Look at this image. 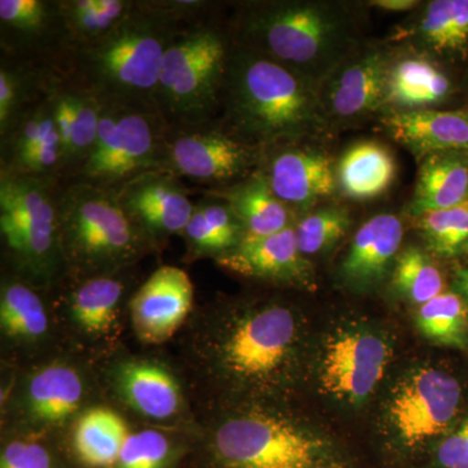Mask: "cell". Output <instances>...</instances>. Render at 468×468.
Returning <instances> with one entry per match:
<instances>
[{"label": "cell", "instance_id": "30", "mask_svg": "<svg viewBox=\"0 0 468 468\" xmlns=\"http://www.w3.org/2000/svg\"><path fill=\"white\" fill-rule=\"evenodd\" d=\"M414 36L436 54H454L468 43V0H433L415 26Z\"/></svg>", "mask_w": 468, "mask_h": 468}, {"label": "cell", "instance_id": "27", "mask_svg": "<svg viewBox=\"0 0 468 468\" xmlns=\"http://www.w3.org/2000/svg\"><path fill=\"white\" fill-rule=\"evenodd\" d=\"M183 236L192 254L214 255L218 260L241 243L245 229L226 202L206 197L205 201L196 203Z\"/></svg>", "mask_w": 468, "mask_h": 468}, {"label": "cell", "instance_id": "35", "mask_svg": "<svg viewBox=\"0 0 468 468\" xmlns=\"http://www.w3.org/2000/svg\"><path fill=\"white\" fill-rule=\"evenodd\" d=\"M419 226L431 250L454 257L468 245V199L455 207L419 215Z\"/></svg>", "mask_w": 468, "mask_h": 468}, {"label": "cell", "instance_id": "38", "mask_svg": "<svg viewBox=\"0 0 468 468\" xmlns=\"http://www.w3.org/2000/svg\"><path fill=\"white\" fill-rule=\"evenodd\" d=\"M169 455L165 435L147 430L129 433L120 452L117 468H163Z\"/></svg>", "mask_w": 468, "mask_h": 468}, {"label": "cell", "instance_id": "11", "mask_svg": "<svg viewBox=\"0 0 468 468\" xmlns=\"http://www.w3.org/2000/svg\"><path fill=\"white\" fill-rule=\"evenodd\" d=\"M461 387L446 372L423 368L393 394L389 415L393 427L408 445H417L445 432L457 415Z\"/></svg>", "mask_w": 468, "mask_h": 468}, {"label": "cell", "instance_id": "5", "mask_svg": "<svg viewBox=\"0 0 468 468\" xmlns=\"http://www.w3.org/2000/svg\"><path fill=\"white\" fill-rule=\"evenodd\" d=\"M58 212L64 261L85 279L115 275L150 245L116 193L110 190L61 183Z\"/></svg>", "mask_w": 468, "mask_h": 468}, {"label": "cell", "instance_id": "33", "mask_svg": "<svg viewBox=\"0 0 468 468\" xmlns=\"http://www.w3.org/2000/svg\"><path fill=\"white\" fill-rule=\"evenodd\" d=\"M418 326L430 340L451 346H463L468 334V307L455 292H441L418 313Z\"/></svg>", "mask_w": 468, "mask_h": 468}, {"label": "cell", "instance_id": "41", "mask_svg": "<svg viewBox=\"0 0 468 468\" xmlns=\"http://www.w3.org/2000/svg\"><path fill=\"white\" fill-rule=\"evenodd\" d=\"M369 5L385 9V11L403 12L417 7L420 2H417V0H374Z\"/></svg>", "mask_w": 468, "mask_h": 468}, {"label": "cell", "instance_id": "6", "mask_svg": "<svg viewBox=\"0 0 468 468\" xmlns=\"http://www.w3.org/2000/svg\"><path fill=\"white\" fill-rule=\"evenodd\" d=\"M101 103L94 147L66 183H84L117 193L137 176L160 169L169 129L155 107Z\"/></svg>", "mask_w": 468, "mask_h": 468}, {"label": "cell", "instance_id": "3", "mask_svg": "<svg viewBox=\"0 0 468 468\" xmlns=\"http://www.w3.org/2000/svg\"><path fill=\"white\" fill-rule=\"evenodd\" d=\"M230 36L315 81L340 66L350 27L340 9L323 3L252 2L239 8Z\"/></svg>", "mask_w": 468, "mask_h": 468}, {"label": "cell", "instance_id": "17", "mask_svg": "<svg viewBox=\"0 0 468 468\" xmlns=\"http://www.w3.org/2000/svg\"><path fill=\"white\" fill-rule=\"evenodd\" d=\"M0 45L12 60L27 61L34 52L66 57L58 0H0Z\"/></svg>", "mask_w": 468, "mask_h": 468}, {"label": "cell", "instance_id": "23", "mask_svg": "<svg viewBox=\"0 0 468 468\" xmlns=\"http://www.w3.org/2000/svg\"><path fill=\"white\" fill-rule=\"evenodd\" d=\"M396 172V162L389 149L375 141H365L345 151L335 177L345 196L366 201L387 192Z\"/></svg>", "mask_w": 468, "mask_h": 468}, {"label": "cell", "instance_id": "42", "mask_svg": "<svg viewBox=\"0 0 468 468\" xmlns=\"http://www.w3.org/2000/svg\"><path fill=\"white\" fill-rule=\"evenodd\" d=\"M457 285L460 291L466 295L468 300V268L467 270H462L457 275Z\"/></svg>", "mask_w": 468, "mask_h": 468}, {"label": "cell", "instance_id": "12", "mask_svg": "<svg viewBox=\"0 0 468 468\" xmlns=\"http://www.w3.org/2000/svg\"><path fill=\"white\" fill-rule=\"evenodd\" d=\"M389 362V347L367 331H341L325 345L320 384L335 399L356 403L367 399L380 383Z\"/></svg>", "mask_w": 468, "mask_h": 468}, {"label": "cell", "instance_id": "28", "mask_svg": "<svg viewBox=\"0 0 468 468\" xmlns=\"http://www.w3.org/2000/svg\"><path fill=\"white\" fill-rule=\"evenodd\" d=\"M84 385L76 369L52 365L34 374L27 387V406L34 418L58 423L81 405Z\"/></svg>", "mask_w": 468, "mask_h": 468}, {"label": "cell", "instance_id": "22", "mask_svg": "<svg viewBox=\"0 0 468 468\" xmlns=\"http://www.w3.org/2000/svg\"><path fill=\"white\" fill-rule=\"evenodd\" d=\"M468 199V160L460 151L427 156L419 169L411 208L415 215L455 207Z\"/></svg>", "mask_w": 468, "mask_h": 468}, {"label": "cell", "instance_id": "24", "mask_svg": "<svg viewBox=\"0 0 468 468\" xmlns=\"http://www.w3.org/2000/svg\"><path fill=\"white\" fill-rule=\"evenodd\" d=\"M451 91V80L430 58H402L390 66L385 104L399 110L427 109L445 101Z\"/></svg>", "mask_w": 468, "mask_h": 468}, {"label": "cell", "instance_id": "39", "mask_svg": "<svg viewBox=\"0 0 468 468\" xmlns=\"http://www.w3.org/2000/svg\"><path fill=\"white\" fill-rule=\"evenodd\" d=\"M0 468H51V458L39 443L14 441L3 451Z\"/></svg>", "mask_w": 468, "mask_h": 468}, {"label": "cell", "instance_id": "14", "mask_svg": "<svg viewBox=\"0 0 468 468\" xmlns=\"http://www.w3.org/2000/svg\"><path fill=\"white\" fill-rule=\"evenodd\" d=\"M392 58L369 50L335 68L320 92L326 119L354 122L377 112L387 100Z\"/></svg>", "mask_w": 468, "mask_h": 468}, {"label": "cell", "instance_id": "25", "mask_svg": "<svg viewBox=\"0 0 468 468\" xmlns=\"http://www.w3.org/2000/svg\"><path fill=\"white\" fill-rule=\"evenodd\" d=\"M120 392L144 417L168 419L181 406L178 384L167 369L147 362L126 363L117 378Z\"/></svg>", "mask_w": 468, "mask_h": 468}, {"label": "cell", "instance_id": "15", "mask_svg": "<svg viewBox=\"0 0 468 468\" xmlns=\"http://www.w3.org/2000/svg\"><path fill=\"white\" fill-rule=\"evenodd\" d=\"M194 286L178 267H160L131 301L135 334L147 344H160L176 334L193 306Z\"/></svg>", "mask_w": 468, "mask_h": 468}, {"label": "cell", "instance_id": "26", "mask_svg": "<svg viewBox=\"0 0 468 468\" xmlns=\"http://www.w3.org/2000/svg\"><path fill=\"white\" fill-rule=\"evenodd\" d=\"M66 58L70 52L100 41L128 16L133 0H58Z\"/></svg>", "mask_w": 468, "mask_h": 468}, {"label": "cell", "instance_id": "19", "mask_svg": "<svg viewBox=\"0 0 468 468\" xmlns=\"http://www.w3.org/2000/svg\"><path fill=\"white\" fill-rule=\"evenodd\" d=\"M381 124L418 158L468 150V110H393Z\"/></svg>", "mask_w": 468, "mask_h": 468}, {"label": "cell", "instance_id": "29", "mask_svg": "<svg viewBox=\"0 0 468 468\" xmlns=\"http://www.w3.org/2000/svg\"><path fill=\"white\" fill-rule=\"evenodd\" d=\"M129 433L124 419L112 410L91 409L77 421L73 443L80 460L88 466L111 467L119 461Z\"/></svg>", "mask_w": 468, "mask_h": 468}, {"label": "cell", "instance_id": "37", "mask_svg": "<svg viewBox=\"0 0 468 468\" xmlns=\"http://www.w3.org/2000/svg\"><path fill=\"white\" fill-rule=\"evenodd\" d=\"M350 223L349 212L344 208H323L306 215L294 227L301 254L306 257L329 250L343 239Z\"/></svg>", "mask_w": 468, "mask_h": 468}, {"label": "cell", "instance_id": "36", "mask_svg": "<svg viewBox=\"0 0 468 468\" xmlns=\"http://www.w3.org/2000/svg\"><path fill=\"white\" fill-rule=\"evenodd\" d=\"M68 79L72 88L75 125H73L72 149H70L69 160H68L61 183H66L91 153L97 140L101 110H103V103L97 95L77 85L69 76Z\"/></svg>", "mask_w": 468, "mask_h": 468}, {"label": "cell", "instance_id": "13", "mask_svg": "<svg viewBox=\"0 0 468 468\" xmlns=\"http://www.w3.org/2000/svg\"><path fill=\"white\" fill-rule=\"evenodd\" d=\"M116 196L150 243L183 234L196 208L186 185L163 169L137 176Z\"/></svg>", "mask_w": 468, "mask_h": 468}, {"label": "cell", "instance_id": "1", "mask_svg": "<svg viewBox=\"0 0 468 468\" xmlns=\"http://www.w3.org/2000/svg\"><path fill=\"white\" fill-rule=\"evenodd\" d=\"M220 113L221 128L263 150L318 134L328 120L315 81L234 42Z\"/></svg>", "mask_w": 468, "mask_h": 468}, {"label": "cell", "instance_id": "7", "mask_svg": "<svg viewBox=\"0 0 468 468\" xmlns=\"http://www.w3.org/2000/svg\"><path fill=\"white\" fill-rule=\"evenodd\" d=\"M58 178L0 172V233L27 273L48 276L64 261Z\"/></svg>", "mask_w": 468, "mask_h": 468}, {"label": "cell", "instance_id": "18", "mask_svg": "<svg viewBox=\"0 0 468 468\" xmlns=\"http://www.w3.org/2000/svg\"><path fill=\"white\" fill-rule=\"evenodd\" d=\"M217 263L237 275L285 284H304L311 277L310 263L298 249L294 227L258 239L243 237Z\"/></svg>", "mask_w": 468, "mask_h": 468}, {"label": "cell", "instance_id": "40", "mask_svg": "<svg viewBox=\"0 0 468 468\" xmlns=\"http://www.w3.org/2000/svg\"><path fill=\"white\" fill-rule=\"evenodd\" d=\"M437 458L443 468H468V419L443 440Z\"/></svg>", "mask_w": 468, "mask_h": 468}, {"label": "cell", "instance_id": "16", "mask_svg": "<svg viewBox=\"0 0 468 468\" xmlns=\"http://www.w3.org/2000/svg\"><path fill=\"white\" fill-rule=\"evenodd\" d=\"M267 176L277 198L291 209H309L335 193V175L331 158L318 150L282 144L267 150Z\"/></svg>", "mask_w": 468, "mask_h": 468}, {"label": "cell", "instance_id": "31", "mask_svg": "<svg viewBox=\"0 0 468 468\" xmlns=\"http://www.w3.org/2000/svg\"><path fill=\"white\" fill-rule=\"evenodd\" d=\"M124 289V282L115 275L85 279L70 297L73 318L88 334L109 331L115 322Z\"/></svg>", "mask_w": 468, "mask_h": 468}, {"label": "cell", "instance_id": "21", "mask_svg": "<svg viewBox=\"0 0 468 468\" xmlns=\"http://www.w3.org/2000/svg\"><path fill=\"white\" fill-rule=\"evenodd\" d=\"M403 239V224L392 214L377 215L366 221L354 236L343 263L349 282L368 286L380 282L399 254Z\"/></svg>", "mask_w": 468, "mask_h": 468}, {"label": "cell", "instance_id": "9", "mask_svg": "<svg viewBox=\"0 0 468 468\" xmlns=\"http://www.w3.org/2000/svg\"><path fill=\"white\" fill-rule=\"evenodd\" d=\"M215 451L226 468H322L324 446L282 419L246 414L218 428Z\"/></svg>", "mask_w": 468, "mask_h": 468}, {"label": "cell", "instance_id": "2", "mask_svg": "<svg viewBox=\"0 0 468 468\" xmlns=\"http://www.w3.org/2000/svg\"><path fill=\"white\" fill-rule=\"evenodd\" d=\"M190 26L194 24L181 21L160 0L135 2L128 16L103 38L70 52L64 72L101 101L155 107L165 52Z\"/></svg>", "mask_w": 468, "mask_h": 468}, {"label": "cell", "instance_id": "20", "mask_svg": "<svg viewBox=\"0 0 468 468\" xmlns=\"http://www.w3.org/2000/svg\"><path fill=\"white\" fill-rule=\"evenodd\" d=\"M203 193L229 206L241 221L245 237H267L292 227V209L277 198L261 169L239 183Z\"/></svg>", "mask_w": 468, "mask_h": 468}, {"label": "cell", "instance_id": "8", "mask_svg": "<svg viewBox=\"0 0 468 468\" xmlns=\"http://www.w3.org/2000/svg\"><path fill=\"white\" fill-rule=\"evenodd\" d=\"M295 340L292 311L273 304L234 320L209 351L224 377L255 385L273 380L288 366Z\"/></svg>", "mask_w": 468, "mask_h": 468}, {"label": "cell", "instance_id": "34", "mask_svg": "<svg viewBox=\"0 0 468 468\" xmlns=\"http://www.w3.org/2000/svg\"><path fill=\"white\" fill-rule=\"evenodd\" d=\"M394 282L406 298L420 306L441 294L443 289L439 268L417 248L406 249L397 258Z\"/></svg>", "mask_w": 468, "mask_h": 468}, {"label": "cell", "instance_id": "32", "mask_svg": "<svg viewBox=\"0 0 468 468\" xmlns=\"http://www.w3.org/2000/svg\"><path fill=\"white\" fill-rule=\"evenodd\" d=\"M0 324L11 337L26 340L41 337L48 331V314L41 298L26 282H12L3 286Z\"/></svg>", "mask_w": 468, "mask_h": 468}, {"label": "cell", "instance_id": "4", "mask_svg": "<svg viewBox=\"0 0 468 468\" xmlns=\"http://www.w3.org/2000/svg\"><path fill=\"white\" fill-rule=\"evenodd\" d=\"M230 33L211 18L185 27L169 45L160 72L155 107L169 132L211 124L232 52Z\"/></svg>", "mask_w": 468, "mask_h": 468}, {"label": "cell", "instance_id": "10", "mask_svg": "<svg viewBox=\"0 0 468 468\" xmlns=\"http://www.w3.org/2000/svg\"><path fill=\"white\" fill-rule=\"evenodd\" d=\"M266 150L243 143L218 122L169 132L160 169L183 180L221 189L260 171Z\"/></svg>", "mask_w": 468, "mask_h": 468}]
</instances>
